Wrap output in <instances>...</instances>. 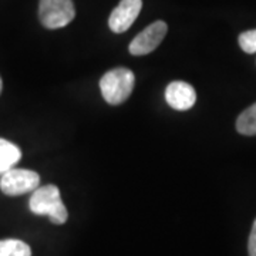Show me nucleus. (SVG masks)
<instances>
[{"mask_svg": "<svg viewBox=\"0 0 256 256\" xmlns=\"http://www.w3.org/2000/svg\"><path fill=\"white\" fill-rule=\"evenodd\" d=\"M30 210L36 215H47L52 224L62 225L68 218V212L62 201L60 190L56 185L36 188L28 201Z\"/></svg>", "mask_w": 256, "mask_h": 256, "instance_id": "1", "label": "nucleus"}, {"mask_svg": "<svg viewBox=\"0 0 256 256\" xmlns=\"http://www.w3.org/2000/svg\"><path fill=\"white\" fill-rule=\"evenodd\" d=\"M136 86V76L131 70L118 67L104 74L100 80V90L104 100L111 106H118L131 96Z\"/></svg>", "mask_w": 256, "mask_h": 256, "instance_id": "2", "label": "nucleus"}, {"mask_svg": "<svg viewBox=\"0 0 256 256\" xmlns=\"http://www.w3.org/2000/svg\"><path fill=\"white\" fill-rule=\"evenodd\" d=\"M76 16L73 0H40L38 18L46 28H62Z\"/></svg>", "mask_w": 256, "mask_h": 256, "instance_id": "3", "label": "nucleus"}, {"mask_svg": "<svg viewBox=\"0 0 256 256\" xmlns=\"http://www.w3.org/2000/svg\"><path fill=\"white\" fill-rule=\"evenodd\" d=\"M38 184H40V176L34 171L12 168L4 174H2L0 190L9 196H18L28 192H33L36 188H38Z\"/></svg>", "mask_w": 256, "mask_h": 256, "instance_id": "4", "label": "nucleus"}, {"mask_svg": "<svg viewBox=\"0 0 256 256\" xmlns=\"http://www.w3.org/2000/svg\"><path fill=\"white\" fill-rule=\"evenodd\" d=\"M166 32H168V26L162 20L151 23L130 43V47H128L130 53L132 56L150 54L161 44Z\"/></svg>", "mask_w": 256, "mask_h": 256, "instance_id": "5", "label": "nucleus"}, {"mask_svg": "<svg viewBox=\"0 0 256 256\" xmlns=\"http://www.w3.org/2000/svg\"><path fill=\"white\" fill-rule=\"evenodd\" d=\"M142 9V0H121L111 12L108 26L114 33H124L132 26Z\"/></svg>", "mask_w": 256, "mask_h": 256, "instance_id": "6", "label": "nucleus"}, {"mask_svg": "<svg viewBox=\"0 0 256 256\" xmlns=\"http://www.w3.org/2000/svg\"><path fill=\"white\" fill-rule=\"evenodd\" d=\"M165 100L174 110L186 111L194 107L196 101V92L188 82H172L165 88Z\"/></svg>", "mask_w": 256, "mask_h": 256, "instance_id": "7", "label": "nucleus"}, {"mask_svg": "<svg viewBox=\"0 0 256 256\" xmlns=\"http://www.w3.org/2000/svg\"><path fill=\"white\" fill-rule=\"evenodd\" d=\"M22 158V151L18 146L10 142L4 138H0V174H4L14 165L18 164Z\"/></svg>", "mask_w": 256, "mask_h": 256, "instance_id": "8", "label": "nucleus"}, {"mask_svg": "<svg viewBox=\"0 0 256 256\" xmlns=\"http://www.w3.org/2000/svg\"><path fill=\"white\" fill-rule=\"evenodd\" d=\"M236 130L244 136H256V102L248 107L236 120Z\"/></svg>", "mask_w": 256, "mask_h": 256, "instance_id": "9", "label": "nucleus"}, {"mask_svg": "<svg viewBox=\"0 0 256 256\" xmlns=\"http://www.w3.org/2000/svg\"><path fill=\"white\" fill-rule=\"evenodd\" d=\"M0 256H32V249L23 240L4 239L0 240Z\"/></svg>", "mask_w": 256, "mask_h": 256, "instance_id": "10", "label": "nucleus"}, {"mask_svg": "<svg viewBox=\"0 0 256 256\" xmlns=\"http://www.w3.org/2000/svg\"><path fill=\"white\" fill-rule=\"evenodd\" d=\"M238 42L240 48H242L245 53H249V54L256 53V28L255 30L244 32V33L239 36Z\"/></svg>", "mask_w": 256, "mask_h": 256, "instance_id": "11", "label": "nucleus"}, {"mask_svg": "<svg viewBox=\"0 0 256 256\" xmlns=\"http://www.w3.org/2000/svg\"><path fill=\"white\" fill-rule=\"evenodd\" d=\"M248 252L249 256H256V220L254 222V226L249 235V242H248Z\"/></svg>", "mask_w": 256, "mask_h": 256, "instance_id": "12", "label": "nucleus"}, {"mask_svg": "<svg viewBox=\"0 0 256 256\" xmlns=\"http://www.w3.org/2000/svg\"><path fill=\"white\" fill-rule=\"evenodd\" d=\"M2 88H3V82H2V78H0V92H2Z\"/></svg>", "mask_w": 256, "mask_h": 256, "instance_id": "13", "label": "nucleus"}]
</instances>
